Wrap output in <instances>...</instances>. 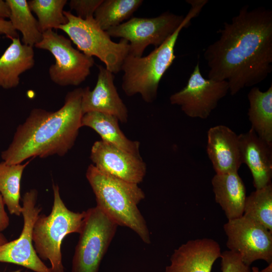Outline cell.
I'll return each mask as SVG.
<instances>
[{
    "label": "cell",
    "instance_id": "obj_1",
    "mask_svg": "<svg viewBox=\"0 0 272 272\" xmlns=\"http://www.w3.org/2000/svg\"><path fill=\"white\" fill-rule=\"evenodd\" d=\"M248 9L244 6L231 23L224 22L219 39L203 53L208 79L227 81L232 96L261 82L272 71V11Z\"/></svg>",
    "mask_w": 272,
    "mask_h": 272
},
{
    "label": "cell",
    "instance_id": "obj_2",
    "mask_svg": "<svg viewBox=\"0 0 272 272\" xmlns=\"http://www.w3.org/2000/svg\"><path fill=\"white\" fill-rule=\"evenodd\" d=\"M82 88L69 92L63 105L55 111L33 109L20 124L7 149L1 153L8 164L36 157L64 156L74 146L82 127Z\"/></svg>",
    "mask_w": 272,
    "mask_h": 272
},
{
    "label": "cell",
    "instance_id": "obj_3",
    "mask_svg": "<svg viewBox=\"0 0 272 272\" xmlns=\"http://www.w3.org/2000/svg\"><path fill=\"white\" fill-rule=\"evenodd\" d=\"M191 8L181 25L162 44L145 56L128 54L122 63L123 73L121 87L127 96L141 95L147 103L154 102L157 97L160 81L175 58L174 48L183 28L187 27L191 20L197 17L207 0H186Z\"/></svg>",
    "mask_w": 272,
    "mask_h": 272
},
{
    "label": "cell",
    "instance_id": "obj_4",
    "mask_svg": "<svg viewBox=\"0 0 272 272\" xmlns=\"http://www.w3.org/2000/svg\"><path fill=\"white\" fill-rule=\"evenodd\" d=\"M86 178L95 194L97 206L118 226L128 227L146 244L151 242L146 222L138 205L145 194L138 184L105 174L92 164Z\"/></svg>",
    "mask_w": 272,
    "mask_h": 272
},
{
    "label": "cell",
    "instance_id": "obj_5",
    "mask_svg": "<svg viewBox=\"0 0 272 272\" xmlns=\"http://www.w3.org/2000/svg\"><path fill=\"white\" fill-rule=\"evenodd\" d=\"M53 202L51 213L39 215L34 225L32 239L38 256L49 261L51 272H65L61 245L68 234L81 232L85 211L70 210L61 198L58 185L53 184Z\"/></svg>",
    "mask_w": 272,
    "mask_h": 272
},
{
    "label": "cell",
    "instance_id": "obj_6",
    "mask_svg": "<svg viewBox=\"0 0 272 272\" xmlns=\"http://www.w3.org/2000/svg\"><path fill=\"white\" fill-rule=\"evenodd\" d=\"M63 14L67 22L58 29L68 35L79 50L99 58L114 74L121 71L123 61L129 54V45L126 40L113 41L106 31L98 26L94 17L83 19L65 11Z\"/></svg>",
    "mask_w": 272,
    "mask_h": 272
},
{
    "label": "cell",
    "instance_id": "obj_7",
    "mask_svg": "<svg viewBox=\"0 0 272 272\" xmlns=\"http://www.w3.org/2000/svg\"><path fill=\"white\" fill-rule=\"evenodd\" d=\"M117 227L97 207L85 211L71 272H98Z\"/></svg>",
    "mask_w": 272,
    "mask_h": 272
},
{
    "label": "cell",
    "instance_id": "obj_8",
    "mask_svg": "<svg viewBox=\"0 0 272 272\" xmlns=\"http://www.w3.org/2000/svg\"><path fill=\"white\" fill-rule=\"evenodd\" d=\"M35 47L48 51L54 57L48 74L50 80L60 86L80 85L90 75L95 63L93 57L75 49L70 39L52 30L43 32Z\"/></svg>",
    "mask_w": 272,
    "mask_h": 272
},
{
    "label": "cell",
    "instance_id": "obj_9",
    "mask_svg": "<svg viewBox=\"0 0 272 272\" xmlns=\"http://www.w3.org/2000/svg\"><path fill=\"white\" fill-rule=\"evenodd\" d=\"M184 17L166 11L152 18L132 17L106 32L110 37L126 40L129 45V54L142 56L146 48L162 44L181 25Z\"/></svg>",
    "mask_w": 272,
    "mask_h": 272
},
{
    "label": "cell",
    "instance_id": "obj_10",
    "mask_svg": "<svg viewBox=\"0 0 272 272\" xmlns=\"http://www.w3.org/2000/svg\"><path fill=\"white\" fill-rule=\"evenodd\" d=\"M228 92L227 81H218L203 78L198 62L186 85L172 94L169 101L171 104L179 106L188 117L205 119Z\"/></svg>",
    "mask_w": 272,
    "mask_h": 272
},
{
    "label": "cell",
    "instance_id": "obj_11",
    "mask_svg": "<svg viewBox=\"0 0 272 272\" xmlns=\"http://www.w3.org/2000/svg\"><path fill=\"white\" fill-rule=\"evenodd\" d=\"M37 196L35 189L24 193L21 213L24 221L22 232L17 239L0 246V262L13 263L35 272H51L37 255L33 244L34 225L42 210L36 206Z\"/></svg>",
    "mask_w": 272,
    "mask_h": 272
},
{
    "label": "cell",
    "instance_id": "obj_12",
    "mask_svg": "<svg viewBox=\"0 0 272 272\" xmlns=\"http://www.w3.org/2000/svg\"><path fill=\"white\" fill-rule=\"evenodd\" d=\"M229 250L238 252L250 266L259 259L272 262V232L256 221L243 216L228 220L224 225Z\"/></svg>",
    "mask_w": 272,
    "mask_h": 272
},
{
    "label": "cell",
    "instance_id": "obj_13",
    "mask_svg": "<svg viewBox=\"0 0 272 272\" xmlns=\"http://www.w3.org/2000/svg\"><path fill=\"white\" fill-rule=\"evenodd\" d=\"M90 159L100 171L139 184L147 172V165L141 156L127 152L101 140L92 146Z\"/></svg>",
    "mask_w": 272,
    "mask_h": 272
},
{
    "label": "cell",
    "instance_id": "obj_14",
    "mask_svg": "<svg viewBox=\"0 0 272 272\" xmlns=\"http://www.w3.org/2000/svg\"><path fill=\"white\" fill-rule=\"evenodd\" d=\"M97 66L98 74L94 89L91 90L89 87L83 88L81 105L83 114L97 112L113 116L119 122L126 123L128 111L114 85V74L105 66Z\"/></svg>",
    "mask_w": 272,
    "mask_h": 272
},
{
    "label": "cell",
    "instance_id": "obj_15",
    "mask_svg": "<svg viewBox=\"0 0 272 272\" xmlns=\"http://www.w3.org/2000/svg\"><path fill=\"white\" fill-rule=\"evenodd\" d=\"M221 253L219 244L212 239L189 240L174 250L165 272H211Z\"/></svg>",
    "mask_w": 272,
    "mask_h": 272
},
{
    "label": "cell",
    "instance_id": "obj_16",
    "mask_svg": "<svg viewBox=\"0 0 272 272\" xmlns=\"http://www.w3.org/2000/svg\"><path fill=\"white\" fill-rule=\"evenodd\" d=\"M242 164L250 170L255 189L271 183L272 177V143L259 138L250 128L238 135Z\"/></svg>",
    "mask_w": 272,
    "mask_h": 272
},
{
    "label": "cell",
    "instance_id": "obj_17",
    "mask_svg": "<svg viewBox=\"0 0 272 272\" xmlns=\"http://www.w3.org/2000/svg\"><path fill=\"white\" fill-rule=\"evenodd\" d=\"M207 153L216 174L238 172L242 164L238 135L224 125L211 127L207 132Z\"/></svg>",
    "mask_w": 272,
    "mask_h": 272
},
{
    "label": "cell",
    "instance_id": "obj_18",
    "mask_svg": "<svg viewBox=\"0 0 272 272\" xmlns=\"http://www.w3.org/2000/svg\"><path fill=\"white\" fill-rule=\"evenodd\" d=\"M212 184L215 200L228 220L242 217L247 196L244 184L238 172L216 174Z\"/></svg>",
    "mask_w": 272,
    "mask_h": 272
},
{
    "label": "cell",
    "instance_id": "obj_19",
    "mask_svg": "<svg viewBox=\"0 0 272 272\" xmlns=\"http://www.w3.org/2000/svg\"><path fill=\"white\" fill-rule=\"evenodd\" d=\"M34 64L33 47L22 43L19 37L12 39L0 57V87L5 89L17 87L20 76Z\"/></svg>",
    "mask_w": 272,
    "mask_h": 272
},
{
    "label": "cell",
    "instance_id": "obj_20",
    "mask_svg": "<svg viewBox=\"0 0 272 272\" xmlns=\"http://www.w3.org/2000/svg\"><path fill=\"white\" fill-rule=\"evenodd\" d=\"M118 119L112 115L97 112L83 114L82 127L93 129L101 137V140L135 155L140 154V143L127 138L121 130Z\"/></svg>",
    "mask_w": 272,
    "mask_h": 272
},
{
    "label": "cell",
    "instance_id": "obj_21",
    "mask_svg": "<svg viewBox=\"0 0 272 272\" xmlns=\"http://www.w3.org/2000/svg\"><path fill=\"white\" fill-rule=\"evenodd\" d=\"M248 116L251 127L263 140L272 143V85L262 92L253 87L248 94Z\"/></svg>",
    "mask_w": 272,
    "mask_h": 272
},
{
    "label": "cell",
    "instance_id": "obj_22",
    "mask_svg": "<svg viewBox=\"0 0 272 272\" xmlns=\"http://www.w3.org/2000/svg\"><path fill=\"white\" fill-rule=\"evenodd\" d=\"M30 162L29 160L25 163L15 164L0 162V192L11 215H21L20 183L23 171Z\"/></svg>",
    "mask_w": 272,
    "mask_h": 272
},
{
    "label": "cell",
    "instance_id": "obj_23",
    "mask_svg": "<svg viewBox=\"0 0 272 272\" xmlns=\"http://www.w3.org/2000/svg\"><path fill=\"white\" fill-rule=\"evenodd\" d=\"M10 10V21L22 35V43L35 46L42 39L37 20L33 16L26 0H6Z\"/></svg>",
    "mask_w": 272,
    "mask_h": 272
},
{
    "label": "cell",
    "instance_id": "obj_24",
    "mask_svg": "<svg viewBox=\"0 0 272 272\" xmlns=\"http://www.w3.org/2000/svg\"><path fill=\"white\" fill-rule=\"evenodd\" d=\"M143 3L142 0H103L94 18L101 29L107 31L130 19Z\"/></svg>",
    "mask_w": 272,
    "mask_h": 272
},
{
    "label": "cell",
    "instance_id": "obj_25",
    "mask_svg": "<svg viewBox=\"0 0 272 272\" xmlns=\"http://www.w3.org/2000/svg\"><path fill=\"white\" fill-rule=\"evenodd\" d=\"M243 216L262 225L272 232V184L255 189L246 196Z\"/></svg>",
    "mask_w": 272,
    "mask_h": 272
},
{
    "label": "cell",
    "instance_id": "obj_26",
    "mask_svg": "<svg viewBox=\"0 0 272 272\" xmlns=\"http://www.w3.org/2000/svg\"><path fill=\"white\" fill-rule=\"evenodd\" d=\"M66 0H31L28 1L29 8L37 17L40 31L43 32L58 28L67 22L63 14Z\"/></svg>",
    "mask_w": 272,
    "mask_h": 272
},
{
    "label": "cell",
    "instance_id": "obj_27",
    "mask_svg": "<svg viewBox=\"0 0 272 272\" xmlns=\"http://www.w3.org/2000/svg\"><path fill=\"white\" fill-rule=\"evenodd\" d=\"M220 258L221 272H251L250 266L243 262L238 252L226 250L221 253Z\"/></svg>",
    "mask_w": 272,
    "mask_h": 272
},
{
    "label": "cell",
    "instance_id": "obj_28",
    "mask_svg": "<svg viewBox=\"0 0 272 272\" xmlns=\"http://www.w3.org/2000/svg\"><path fill=\"white\" fill-rule=\"evenodd\" d=\"M103 0H71L69 6L77 16L83 19L94 17V14Z\"/></svg>",
    "mask_w": 272,
    "mask_h": 272
},
{
    "label": "cell",
    "instance_id": "obj_29",
    "mask_svg": "<svg viewBox=\"0 0 272 272\" xmlns=\"http://www.w3.org/2000/svg\"><path fill=\"white\" fill-rule=\"evenodd\" d=\"M0 34H4L11 39L19 37L11 22L2 18H0Z\"/></svg>",
    "mask_w": 272,
    "mask_h": 272
},
{
    "label": "cell",
    "instance_id": "obj_30",
    "mask_svg": "<svg viewBox=\"0 0 272 272\" xmlns=\"http://www.w3.org/2000/svg\"><path fill=\"white\" fill-rule=\"evenodd\" d=\"M5 202L0 192V233L5 230L9 226V217L6 212Z\"/></svg>",
    "mask_w": 272,
    "mask_h": 272
},
{
    "label": "cell",
    "instance_id": "obj_31",
    "mask_svg": "<svg viewBox=\"0 0 272 272\" xmlns=\"http://www.w3.org/2000/svg\"><path fill=\"white\" fill-rule=\"evenodd\" d=\"M10 16V10L6 1L0 0V18H9Z\"/></svg>",
    "mask_w": 272,
    "mask_h": 272
},
{
    "label": "cell",
    "instance_id": "obj_32",
    "mask_svg": "<svg viewBox=\"0 0 272 272\" xmlns=\"http://www.w3.org/2000/svg\"><path fill=\"white\" fill-rule=\"evenodd\" d=\"M259 272H272V262L268 264V266L263 268Z\"/></svg>",
    "mask_w": 272,
    "mask_h": 272
},
{
    "label": "cell",
    "instance_id": "obj_33",
    "mask_svg": "<svg viewBox=\"0 0 272 272\" xmlns=\"http://www.w3.org/2000/svg\"><path fill=\"white\" fill-rule=\"evenodd\" d=\"M8 241L6 238V237L1 233H0V246L7 243Z\"/></svg>",
    "mask_w": 272,
    "mask_h": 272
},
{
    "label": "cell",
    "instance_id": "obj_34",
    "mask_svg": "<svg viewBox=\"0 0 272 272\" xmlns=\"http://www.w3.org/2000/svg\"><path fill=\"white\" fill-rule=\"evenodd\" d=\"M251 272H259V268L255 266H253L251 268Z\"/></svg>",
    "mask_w": 272,
    "mask_h": 272
},
{
    "label": "cell",
    "instance_id": "obj_35",
    "mask_svg": "<svg viewBox=\"0 0 272 272\" xmlns=\"http://www.w3.org/2000/svg\"><path fill=\"white\" fill-rule=\"evenodd\" d=\"M11 272H23V271H22L21 270H16V271H11ZM24 272H28V271H24Z\"/></svg>",
    "mask_w": 272,
    "mask_h": 272
}]
</instances>
